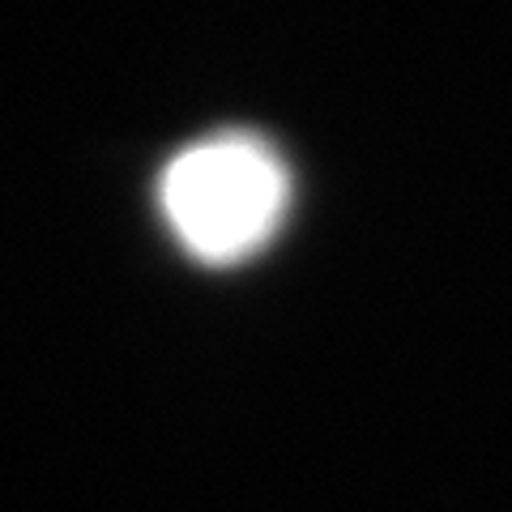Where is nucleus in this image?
Returning <instances> with one entry per match:
<instances>
[{
    "label": "nucleus",
    "instance_id": "1",
    "mask_svg": "<svg viewBox=\"0 0 512 512\" xmlns=\"http://www.w3.org/2000/svg\"><path fill=\"white\" fill-rule=\"evenodd\" d=\"M286 167L256 137H214L188 146L163 175V210L175 235L205 261H239L278 231Z\"/></svg>",
    "mask_w": 512,
    "mask_h": 512
}]
</instances>
